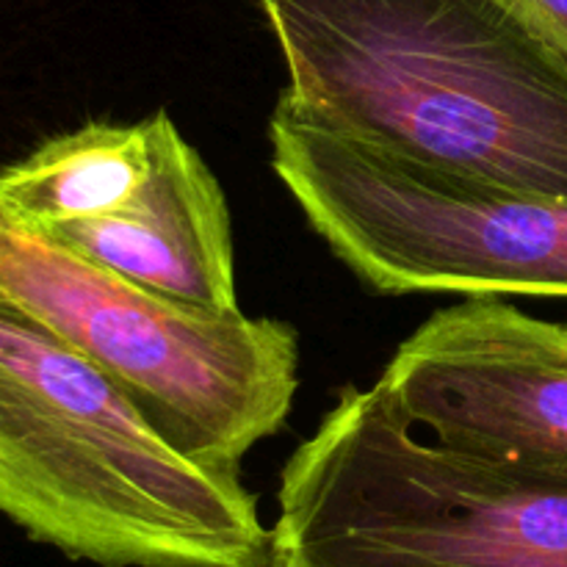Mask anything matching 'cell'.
<instances>
[{
	"label": "cell",
	"instance_id": "cell-1",
	"mask_svg": "<svg viewBox=\"0 0 567 567\" xmlns=\"http://www.w3.org/2000/svg\"><path fill=\"white\" fill-rule=\"evenodd\" d=\"M280 97L349 138L567 197V59L515 0H255Z\"/></svg>",
	"mask_w": 567,
	"mask_h": 567
},
{
	"label": "cell",
	"instance_id": "cell-2",
	"mask_svg": "<svg viewBox=\"0 0 567 567\" xmlns=\"http://www.w3.org/2000/svg\"><path fill=\"white\" fill-rule=\"evenodd\" d=\"M0 515L94 567H271L241 471L177 452L109 374L0 293Z\"/></svg>",
	"mask_w": 567,
	"mask_h": 567
},
{
	"label": "cell",
	"instance_id": "cell-3",
	"mask_svg": "<svg viewBox=\"0 0 567 567\" xmlns=\"http://www.w3.org/2000/svg\"><path fill=\"white\" fill-rule=\"evenodd\" d=\"M271 567H567V465L454 452L349 385L282 468Z\"/></svg>",
	"mask_w": 567,
	"mask_h": 567
},
{
	"label": "cell",
	"instance_id": "cell-4",
	"mask_svg": "<svg viewBox=\"0 0 567 567\" xmlns=\"http://www.w3.org/2000/svg\"><path fill=\"white\" fill-rule=\"evenodd\" d=\"M0 293L92 360L166 443L219 471L277 435L299 385V336L241 308L158 297L0 216Z\"/></svg>",
	"mask_w": 567,
	"mask_h": 567
},
{
	"label": "cell",
	"instance_id": "cell-5",
	"mask_svg": "<svg viewBox=\"0 0 567 567\" xmlns=\"http://www.w3.org/2000/svg\"><path fill=\"white\" fill-rule=\"evenodd\" d=\"M271 169L316 236L374 293L567 297V197L371 147L277 100Z\"/></svg>",
	"mask_w": 567,
	"mask_h": 567
},
{
	"label": "cell",
	"instance_id": "cell-6",
	"mask_svg": "<svg viewBox=\"0 0 567 567\" xmlns=\"http://www.w3.org/2000/svg\"><path fill=\"white\" fill-rule=\"evenodd\" d=\"M424 437L480 457L567 465V324L498 293L432 313L377 380Z\"/></svg>",
	"mask_w": 567,
	"mask_h": 567
},
{
	"label": "cell",
	"instance_id": "cell-7",
	"mask_svg": "<svg viewBox=\"0 0 567 567\" xmlns=\"http://www.w3.org/2000/svg\"><path fill=\"white\" fill-rule=\"evenodd\" d=\"M42 236L158 297L203 310L238 308L225 192L166 111H158L155 164L142 192L116 214Z\"/></svg>",
	"mask_w": 567,
	"mask_h": 567
},
{
	"label": "cell",
	"instance_id": "cell-8",
	"mask_svg": "<svg viewBox=\"0 0 567 567\" xmlns=\"http://www.w3.org/2000/svg\"><path fill=\"white\" fill-rule=\"evenodd\" d=\"M155 142L158 111L133 125L86 122L48 138L0 169V216L25 230L48 233L116 214L147 183Z\"/></svg>",
	"mask_w": 567,
	"mask_h": 567
},
{
	"label": "cell",
	"instance_id": "cell-9",
	"mask_svg": "<svg viewBox=\"0 0 567 567\" xmlns=\"http://www.w3.org/2000/svg\"><path fill=\"white\" fill-rule=\"evenodd\" d=\"M515 3L567 59V0H515Z\"/></svg>",
	"mask_w": 567,
	"mask_h": 567
}]
</instances>
